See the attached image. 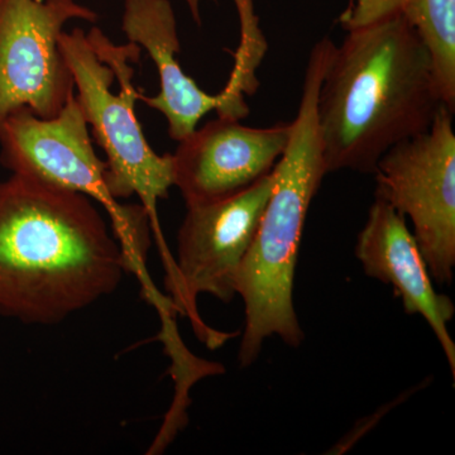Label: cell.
<instances>
[{
	"instance_id": "cell-1",
	"label": "cell",
	"mask_w": 455,
	"mask_h": 455,
	"mask_svg": "<svg viewBox=\"0 0 455 455\" xmlns=\"http://www.w3.org/2000/svg\"><path fill=\"white\" fill-rule=\"evenodd\" d=\"M125 271L89 196L18 175L0 182V316L59 324L112 295Z\"/></svg>"
},
{
	"instance_id": "cell-2",
	"label": "cell",
	"mask_w": 455,
	"mask_h": 455,
	"mask_svg": "<svg viewBox=\"0 0 455 455\" xmlns=\"http://www.w3.org/2000/svg\"><path fill=\"white\" fill-rule=\"evenodd\" d=\"M316 100L328 173L373 175L383 155L423 134L445 106L429 51L403 12L347 31Z\"/></svg>"
},
{
	"instance_id": "cell-3",
	"label": "cell",
	"mask_w": 455,
	"mask_h": 455,
	"mask_svg": "<svg viewBox=\"0 0 455 455\" xmlns=\"http://www.w3.org/2000/svg\"><path fill=\"white\" fill-rule=\"evenodd\" d=\"M334 49V42L324 37L310 51L298 114L275 166L274 190L236 276L235 292L244 302L245 314L238 352L242 368L256 362L268 338L277 335L293 348L304 341L293 307V280L310 204L328 173L316 100Z\"/></svg>"
},
{
	"instance_id": "cell-4",
	"label": "cell",
	"mask_w": 455,
	"mask_h": 455,
	"mask_svg": "<svg viewBox=\"0 0 455 455\" xmlns=\"http://www.w3.org/2000/svg\"><path fill=\"white\" fill-rule=\"evenodd\" d=\"M60 47L71 74L84 118L92 136L107 155V188L118 202L140 197L156 220V205L169 196L173 187L172 155H157L147 142L137 119L140 92L132 79L130 61L139 62L136 44L116 46L97 27L62 32Z\"/></svg>"
},
{
	"instance_id": "cell-5",
	"label": "cell",
	"mask_w": 455,
	"mask_h": 455,
	"mask_svg": "<svg viewBox=\"0 0 455 455\" xmlns=\"http://www.w3.org/2000/svg\"><path fill=\"white\" fill-rule=\"evenodd\" d=\"M454 113L440 107L423 134L388 149L377 164L376 196L410 218L433 281L449 284L455 267Z\"/></svg>"
},
{
	"instance_id": "cell-6",
	"label": "cell",
	"mask_w": 455,
	"mask_h": 455,
	"mask_svg": "<svg viewBox=\"0 0 455 455\" xmlns=\"http://www.w3.org/2000/svg\"><path fill=\"white\" fill-rule=\"evenodd\" d=\"M274 187L272 171L235 196L187 208L178 233V259L164 281L172 309L187 315L209 346L220 344V334L200 319L197 298L208 293L223 302L233 300L239 268Z\"/></svg>"
},
{
	"instance_id": "cell-7",
	"label": "cell",
	"mask_w": 455,
	"mask_h": 455,
	"mask_svg": "<svg viewBox=\"0 0 455 455\" xmlns=\"http://www.w3.org/2000/svg\"><path fill=\"white\" fill-rule=\"evenodd\" d=\"M95 23L76 0H0V124L29 108L40 118L61 112L75 83L60 47L68 20Z\"/></svg>"
},
{
	"instance_id": "cell-8",
	"label": "cell",
	"mask_w": 455,
	"mask_h": 455,
	"mask_svg": "<svg viewBox=\"0 0 455 455\" xmlns=\"http://www.w3.org/2000/svg\"><path fill=\"white\" fill-rule=\"evenodd\" d=\"M0 163L12 175L97 200L112 223L127 212L108 191L107 163L95 154L75 94L53 118L26 107L9 114L0 124Z\"/></svg>"
},
{
	"instance_id": "cell-9",
	"label": "cell",
	"mask_w": 455,
	"mask_h": 455,
	"mask_svg": "<svg viewBox=\"0 0 455 455\" xmlns=\"http://www.w3.org/2000/svg\"><path fill=\"white\" fill-rule=\"evenodd\" d=\"M290 133L291 122L253 128L218 116L180 140L171 154L173 187L187 208L235 196L275 170Z\"/></svg>"
},
{
	"instance_id": "cell-10",
	"label": "cell",
	"mask_w": 455,
	"mask_h": 455,
	"mask_svg": "<svg viewBox=\"0 0 455 455\" xmlns=\"http://www.w3.org/2000/svg\"><path fill=\"white\" fill-rule=\"evenodd\" d=\"M122 29L131 44H139L154 60L161 90L156 97L139 95V100L166 118L171 139H187L204 116L217 110L221 118L241 119L250 116L244 98L227 88L218 95L203 92L180 68L178 20L169 0H125Z\"/></svg>"
},
{
	"instance_id": "cell-11",
	"label": "cell",
	"mask_w": 455,
	"mask_h": 455,
	"mask_svg": "<svg viewBox=\"0 0 455 455\" xmlns=\"http://www.w3.org/2000/svg\"><path fill=\"white\" fill-rule=\"evenodd\" d=\"M355 256L368 277L394 287L407 314H419L427 320L455 377V343L448 331L455 314L453 301L435 291L406 218L381 197L376 196L368 212Z\"/></svg>"
},
{
	"instance_id": "cell-12",
	"label": "cell",
	"mask_w": 455,
	"mask_h": 455,
	"mask_svg": "<svg viewBox=\"0 0 455 455\" xmlns=\"http://www.w3.org/2000/svg\"><path fill=\"white\" fill-rule=\"evenodd\" d=\"M403 16L429 51L443 103L455 110V0H406Z\"/></svg>"
},
{
	"instance_id": "cell-13",
	"label": "cell",
	"mask_w": 455,
	"mask_h": 455,
	"mask_svg": "<svg viewBox=\"0 0 455 455\" xmlns=\"http://www.w3.org/2000/svg\"><path fill=\"white\" fill-rule=\"evenodd\" d=\"M406 0H355V4L340 17L346 31L371 25L383 18L403 12Z\"/></svg>"
}]
</instances>
